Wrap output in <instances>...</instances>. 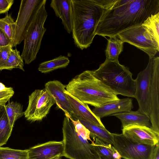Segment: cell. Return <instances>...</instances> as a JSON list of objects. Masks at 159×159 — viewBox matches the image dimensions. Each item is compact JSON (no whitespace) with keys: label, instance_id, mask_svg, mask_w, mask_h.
<instances>
[{"label":"cell","instance_id":"6da1fadb","mask_svg":"<svg viewBox=\"0 0 159 159\" xmlns=\"http://www.w3.org/2000/svg\"><path fill=\"white\" fill-rule=\"evenodd\" d=\"M159 13V0H117L105 10L96 35L109 37L142 25L151 15Z\"/></svg>","mask_w":159,"mask_h":159},{"label":"cell","instance_id":"7a4b0ae2","mask_svg":"<svg viewBox=\"0 0 159 159\" xmlns=\"http://www.w3.org/2000/svg\"><path fill=\"white\" fill-rule=\"evenodd\" d=\"M134 98L138 111L149 118L151 128L159 134V57L150 58L146 68L134 80Z\"/></svg>","mask_w":159,"mask_h":159},{"label":"cell","instance_id":"3957f363","mask_svg":"<svg viewBox=\"0 0 159 159\" xmlns=\"http://www.w3.org/2000/svg\"><path fill=\"white\" fill-rule=\"evenodd\" d=\"M71 1L72 37L76 46L82 50L92 43L105 10L94 0Z\"/></svg>","mask_w":159,"mask_h":159},{"label":"cell","instance_id":"277c9868","mask_svg":"<svg viewBox=\"0 0 159 159\" xmlns=\"http://www.w3.org/2000/svg\"><path fill=\"white\" fill-rule=\"evenodd\" d=\"M66 88L79 101L95 107L120 99L113 91L93 75L91 70H85L76 76Z\"/></svg>","mask_w":159,"mask_h":159},{"label":"cell","instance_id":"5b68a950","mask_svg":"<svg viewBox=\"0 0 159 159\" xmlns=\"http://www.w3.org/2000/svg\"><path fill=\"white\" fill-rule=\"evenodd\" d=\"M93 75L113 91L116 94L134 98L135 80L129 68L120 64L118 61L106 60L96 70Z\"/></svg>","mask_w":159,"mask_h":159},{"label":"cell","instance_id":"8992f818","mask_svg":"<svg viewBox=\"0 0 159 159\" xmlns=\"http://www.w3.org/2000/svg\"><path fill=\"white\" fill-rule=\"evenodd\" d=\"M62 133L63 156L69 159H99L91 143L76 132L66 116L63 120Z\"/></svg>","mask_w":159,"mask_h":159},{"label":"cell","instance_id":"52a82bcc","mask_svg":"<svg viewBox=\"0 0 159 159\" xmlns=\"http://www.w3.org/2000/svg\"><path fill=\"white\" fill-rule=\"evenodd\" d=\"M46 3L41 7L24 39L23 50L21 56L25 63L29 64L35 59L41 42L46 30L44 27L48 16Z\"/></svg>","mask_w":159,"mask_h":159},{"label":"cell","instance_id":"ba28073f","mask_svg":"<svg viewBox=\"0 0 159 159\" xmlns=\"http://www.w3.org/2000/svg\"><path fill=\"white\" fill-rule=\"evenodd\" d=\"M46 0H22L13 32L12 48L20 43L42 6Z\"/></svg>","mask_w":159,"mask_h":159},{"label":"cell","instance_id":"9c48e42d","mask_svg":"<svg viewBox=\"0 0 159 159\" xmlns=\"http://www.w3.org/2000/svg\"><path fill=\"white\" fill-rule=\"evenodd\" d=\"M55 104L52 97L45 88L35 90L29 96L28 105L24 112V115L29 121H41Z\"/></svg>","mask_w":159,"mask_h":159},{"label":"cell","instance_id":"30bf717a","mask_svg":"<svg viewBox=\"0 0 159 159\" xmlns=\"http://www.w3.org/2000/svg\"><path fill=\"white\" fill-rule=\"evenodd\" d=\"M113 146L125 159H151L155 146L134 142L122 134H113Z\"/></svg>","mask_w":159,"mask_h":159},{"label":"cell","instance_id":"8fae6325","mask_svg":"<svg viewBox=\"0 0 159 159\" xmlns=\"http://www.w3.org/2000/svg\"><path fill=\"white\" fill-rule=\"evenodd\" d=\"M117 36L124 43H129L144 51L149 58L154 57L159 51L151 37L142 25L124 31Z\"/></svg>","mask_w":159,"mask_h":159},{"label":"cell","instance_id":"7c38bea8","mask_svg":"<svg viewBox=\"0 0 159 159\" xmlns=\"http://www.w3.org/2000/svg\"><path fill=\"white\" fill-rule=\"evenodd\" d=\"M122 130L125 137L134 142L154 146L159 143V134L150 127L134 125Z\"/></svg>","mask_w":159,"mask_h":159},{"label":"cell","instance_id":"4fadbf2b","mask_svg":"<svg viewBox=\"0 0 159 159\" xmlns=\"http://www.w3.org/2000/svg\"><path fill=\"white\" fill-rule=\"evenodd\" d=\"M28 149V159H51L63 156V144L62 141H49Z\"/></svg>","mask_w":159,"mask_h":159},{"label":"cell","instance_id":"5bb4252c","mask_svg":"<svg viewBox=\"0 0 159 159\" xmlns=\"http://www.w3.org/2000/svg\"><path fill=\"white\" fill-rule=\"evenodd\" d=\"M45 89L52 97L57 107L65 113L69 119L72 116L73 111L65 92L66 86L58 80L50 81L45 85Z\"/></svg>","mask_w":159,"mask_h":159},{"label":"cell","instance_id":"9a60e30c","mask_svg":"<svg viewBox=\"0 0 159 159\" xmlns=\"http://www.w3.org/2000/svg\"><path fill=\"white\" fill-rule=\"evenodd\" d=\"M65 92L73 111V117L76 119H82L101 127L105 128L100 119L94 114L87 104L79 101L66 90Z\"/></svg>","mask_w":159,"mask_h":159},{"label":"cell","instance_id":"2e32d148","mask_svg":"<svg viewBox=\"0 0 159 159\" xmlns=\"http://www.w3.org/2000/svg\"><path fill=\"white\" fill-rule=\"evenodd\" d=\"M133 108V99L128 98L119 99L100 107H95L92 111L96 116L101 119L112 114L129 111Z\"/></svg>","mask_w":159,"mask_h":159},{"label":"cell","instance_id":"e0dca14e","mask_svg":"<svg viewBox=\"0 0 159 159\" xmlns=\"http://www.w3.org/2000/svg\"><path fill=\"white\" fill-rule=\"evenodd\" d=\"M50 7L56 16L62 20L64 28L69 33L72 31V11L71 0H52Z\"/></svg>","mask_w":159,"mask_h":159},{"label":"cell","instance_id":"ac0fdd59","mask_svg":"<svg viewBox=\"0 0 159 159\" xmlns=\"http://www.w3.org/2000/svg\"><path fill=\"white\" fill-rule=\"evenodd\" d=\"M110 116H115L120 120L122 129L134 125L151 127L149 117L138 110L118 113Z\"/></svg>","mask_w":159,"mask_h":159},{"label":"cell","instance_id":"d6986e66","mask_svg":"<svg viewBox=\"0 0 159 159\" xmlns=\"http://www.w3.org/2000/svg\"><path fill=\"white\" fill-rule=\"evenodd\" d=\"M93 139L91 144L99 159H121L119 153L111 144L97 138Z\"/></svg>","mask_w":159,"mask_h":159},{"label":"cell","instance_id":"ffe728a7","mask_svg":"<svg viewBox=\"0 0 159 159\" xmlns=\"http://www.w3.org/2000/svg\"><path fill=\"white\" fill-rule=\"evenodd\" d=\"M77 119L89 131L90 137L93 139L97 138L107 143L113 144V134L110 132L105 128L101 127L82 119Z\"/></svg>","mask_w":159,"mask_h":159},{"label":"cell","instance_id":"44dd1931","mask_svg":"<svg viewBox=\"0 0 159 159\" xmlns=\"http://www.w3.org/2000/svg\"><path fill=\"white\" fill-rule=\"evenodd\" d=\"M124 42L117 36L110 37L106 49V60L115 61L123 50Z\"/></svg>","mask_w":159,"mask_h":159},{"label":"cell","instance_id":"7402d4cb","mask_svg":"<svg viewBox=\"0 0 159 159\" xmlns=\"http://www.w3.org/2000/svg\"><path fill=\"white\" fill-rule=\"evenodd\" d=\"M142 25L150 35L159 49V13L148 17Z\"/></svg>","mask_w":159,"mask_h":159},{"label":"cell","instance_id":"603a6c76","mask_svg":"<svg viewBox=\"0 0 159 159\" xmlns=\"http://www.w3.org/2000/svg\"><path fill=\"white\" fill-rule=\"evenodd\" d=\"M69 63L67 57L60 55L52 60L41 63L38 69L41 73H47L58 69L66 67Z\"/></svg>","mask_w":159,"mask_h":159},{"label":"cell","instance_id":"cb8c5ba5","mask_svg":"<svg viewBox=\"0 0 159 159\" xmlns=\"http://www.w3.org/2000/svg\"><path fill=\"white\" fill-rule=\"evenodd\" d=\"M12 129L9 125L4 106L0 105V147L6 144Z\"/></svg>","mask_w":159,"mask_h":159},{"label":"cell","instance_id":"d4e9b609","mask_svg":"<svg viewBox=\"0 0 159 159\" xmlns=\"http://www.w3.org/2000/svg\"><path fill=\"white\" fill-rule=\"evenodd\" d=\"M4 107L9 125L13 128L16 121L24 115L22 106L20 103L9 101Z\"/></svg>","mask_w":159,"mask_h":159},{"label":"cell","instance_id":"484cf974","mask_svg":"<svg viewBox=\"0 0 159 159\" xmlns=\"http://www.w3.org/2000/svg\"><path fill=\"white\" fill-rule=\"evenodd\" d=\"M23 60L16 48L11 49L4 65L3 70H11L13 68H18L24 71Z\"/></svg>","mask_w":159,"mask_h":159},{"label":"cell","instance_id":"4316f807","mask_svg":"<svg viewBox=\"0 0 159 159\" xmlns=\"http://www.w3.org/2000/svg\"><path fill=\"white\" fill-rule=\"evenodd\" d=\"M0 159H28V149L0 147Z\"/></svg>","mask_w":159,"mask_h":159},{"label":"cell","instance_id":"83f0119b","mask_svg":"<svg viewBox=\"0 0 159 159\" xmlns=\"http://www.w3.org/2000/svg\"><path fill=\"white\" fill-rule=\"evenodd\" d=\"M15 26V22L10 15L7 14L4 18L0 19V28L10 39L12 44Z\"/></svg>","mask_w":159,"mask_h":159},{"label":"cell","instance_id":"f1b7e54d","mask_svg":"<svg viewBox=\"0 0 159 159\" xmlns=\"http://www.w3.org/2000/svg\"><path fill=\"white\" fill-rule=\"evenodd\" d=\"M70 120L73 124L75 130L77 133L84 139L92 141L90 138L89 131L78 120H75L73 118H71Z\"/></svg>","mask_w":159,"mask_h":159},{"label":"cell","instance_id":"f546056e","mask_svg":"<svg viewBox=\"0 0 159 159\" xmlns=\"http://www.w3.org/2000/svg\"><path fill=\"white\" fill-rule=\"evenodd\" d=\"M12 48L11 45L0 47V70H3L4 65Z\"/></svg>","mask_w":159,"mask_h":159},{"label":"cell","instance_id":"4dcf8cb0","mask_svg":"<svg viewBox=\"0 0 159 159\" xmlns=\"http://www.w3.org/2000/svg\"><path fill=\"white\" fill-rule=\"evenodd\" d=\"M14 91L13 88L9 87L7 90L0 92V105L4 106L13 96Z\"/></svg>","mask_w":159,"mask_h":159},{"label":"cell","instance_id":"1f68e13d","mask_svg":"<svg viewBox=\"0 0 159 159\" xmlns=\"http://www.w3.org/2000/svg\"><path fill=\"white\" fill-rule=\"evenodd\" d=\"M13 0H0V14L7 12L13 4Z\"/></svg>","mask_w":159,"mask_h":159},{"label":"cell","instance_id":"d6a6232c","mask_svg":"<svg viewBox=\"0 0 159 159\" xmlns=\"http://www.w3.org/2000/svg\"><path fill=\"white\" fill-rule=\"evenodd\" d=\"M9 45H11L12 46L11 41L6 34L0 28V47L5 46Z\"/></svg>","mask_w":159,"mask_h":159},{"label":"cell","instance_id":"836d02e7","mask_svg":"<svg viewBox=\"0 0 159 159\" xmlns=\"http://www.w3.org/2000/svg\"><path fill=\"white\" fill-rule=\"evenodd\" d=\"M104 10L111 7L117 0H94Z\"/></svg>","mask_w":159,"mask_h":159},{"label":"cell","instance_id":"e575fe53","mask_svg":"<svg viewBox=\"0 0 159 159\" xmlns=\"http://www.w3.org/2000/svg\"><path fill=\"white\" fill-rule=\"evenodd\" d=\"M151 159H159V143L155 145Z\"/></svg>","mask_w":159,"mask_h":159},{"label":"cell","instance_id":"d590c367","mask_svg":"<svg viewBox=\"0 0 159 159\" xmlns=\"http://www.w3.org/2000/svg\"><path fill=\"white\" fill-rule=\"evenodd\" d=\"M9 87H6L2 83L0 82V92L4 91L9 89Z\"/></svg>","mask_w":159,"mask_h":159},{"label":"cell","instance_id":"8d00e7d4","mask_svg":"<svg viewBox=\"0 0 159 159\" xmlns=\"http://www.w3.org/2000/svg\"><path fill=\"white\" fill-rule=\"evenodd\" d=\"M61 157L60 156H57L52 158L51 159H61Z\"/></svg>","mask_w":159,"mask_h":159}]
</instances>
